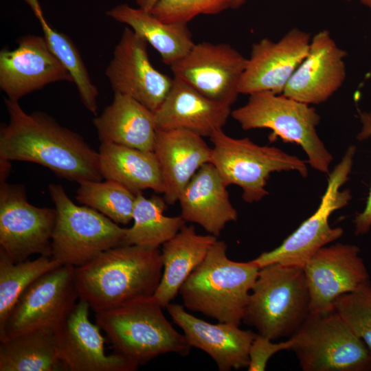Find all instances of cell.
<instances>
[{
	"label": "cell",
	"instance_id": "6da1fadb",
	"mask_svg": "<svg viewBox=\"0 0 371 371\" xmlns=\"http://www.w3.org/2000/svg\"><path fill=\"white\" fill-rule=\"evenodd\" d=\"M9 116L0 128V159L43 166L78 183L102 181L99 153L79 134L48 114L25 112L19 101L5 98Z\"/></svg>",
	"mask_w": 371,
	"mask_h": 371
},
{
	"label": "cell",
	"instance_id": "7a4b0ae2",
	"mask_svg": "<svg viewBox=\"0 0 371 371\" xmlns=\"http://www.w3.org/2000/svg\"><path fill=\"white\" fill-rule=\"evenodd\" d=\"M162 272L159 248L123 245L75 267L74 280L79 300L98 313L154 295Z\"/></svg>",
	"mask_w": 371,
	"mask_h": 371
},
{
	"label": "cell",
	"instance_id": "3957f363",
	"mask_svg": "<svg viewBox=\"0 0 371 371\" xmlns=\"http://www.w3.org/2000/svg\"><path fill=\"white\" fill-rule=\"evenodd\" d=\"M227 249V244L217 240L179 293L187 309L239 326L260 268L251 261L230 260Z\"/></svg>",
	"mask_w": 371,
	"mask_h": 371
},
{
	"label": "cell",
	"instance_id": "277c9868",
	"mask_svg": "<svg viewBox=\"0 0 371 371\" xmlns=\"http://www.w3.org/2000/svg\"><path fill=\"white\" fill-rule=\"evenodd\" d=\"M162 309L152 295L95 313V321L115 352L139 366L166 353L187 356L192 346L185 335L173 328Z\"/></svg>",
	"mask_w": 371,
	"mask_h": 371
},
{
	"label": "cell",
	"instance_id": "5b68a950",
	"mask_svg": "<svg viewBox=\"0 0 371 371\" xmlns=\"http://www.w3.org/2000/svg\"><path fill=\"white\" fill-rule=\"evenodd\" d=\"M304 269L272 263L260 268L242 322L271 340L291 337L310 314Z\"/></svg>",
	"mask_w": 371,
	"mask_h": 371
},
{
	"label": "cell",
	"instance_id": "8992f818",
	"mask_svg": "<svg viewBox=\"0 0 371 371\" xmlns=\"http://www.w3.org/2000/svg\"><path fill=\"white\" fill-rule=\"evenodd\" d=\"M249 95L245 104L231 113L243 130H271L270 142L280 138L285 143L297 144L307 155V163L312 168L328 173L333 158L317 133L320 116L313 107L271 91Z\"/></svg>",
	"mask_w": 371,
	"mask_h": 371
},
{
	"label": "cell",
	"instance_id": "52a82bcc",
	"mask_svg": "<svg viewBox=\"0 0 371 371\" xmlns=\"http://www.w3.org/2000/svg\"><path fill=\"white\" fill-rule=\"evenodd\" d=\"M49 192L57 211L52 258L61 265L80 267L102 252L123 245L126 228L98 211L74 203L60 184Z\"/></svg>",
	"mask_w": 371,
	"mask_h": 371
},
{
	"label": "cell",
	"instance_id": "ba28073f",
	"mask_svg": "<svg viewBox=\"0 0 371 371\" xmlns=\"http://www.w3.org/2000/svg\"><path fill=\"white\" fill-rule=\"evenodd\" d=\"M211 161L225 184L243 190L246 203L260 201L269 194L265 187L273 172L297 171L308 175L306 163L275 146H260L248 137L234 138L223 129L213 133Z\"/></svg>",
	"mask_w": 371,
	"mask_h": 371
},
{
	"label": "cell",
	"instance_id": "9c48e42d",
	"mask_svg": "<svg viewBox=\"0 0 371 371\" xmlns=\"http://www.w3.org/2000/svg\"><path fill=\"white\" fill-rule=\"evenodd\" d=\"M304 371H371V353L335 310L311 313L291 337Z\"/></svg>",
	"mask_w": 371,
	"mask_h": 371
},
{
	"label": "cell",
	"instance_id": "30bf717a",
	"mask_svg": "<svg viewBox=\"0 0 371 371\" xmlns=\"http://www.w3.org/2000/svg\"><path fill=\"white\" fill-rule=\"evenodd\" d=\"M356 147L350 146L340 162L328 175L327 186L316 211L276 248L260 254L251 260L261 268L272 263L304 268L308 260L322 247L339 239L341 227H332L329 218L335 211L346 206L352 198L349 189L341 190L348 180L353 166Z\"/></svg>",
	"mask_w": 371,
	"mask_h": 371
},
{
	"label": "cell",
	"instance_id": "8fae6325",
	"mask_svg": "<svg viewBox=\"0 0 371 371\" xmlns=\"http://www.w3.org/2000/svg\"><path fill=\"white\" fill-rule=\"evenodd\" d=\"M74 269L61 265L34 280L11 308L0 328V341L41 328L58 327L78 298Z\"/></svg>",
	"mask_w": 371,
	"mask_h": 371
},
{
	"label": "cell",
	"instance_id": "7c38bea8",
	"mask_svg": "<svg viewBox=\"0 0 371 371\" xmlns=\"http://www.w3.org/2000/svg\"><path fill=\"white\" fill-rule=\"evenodd\" d=\"M0 182V249L15 263L34 254L52 257L56 208L34 206L24 186Z\"/></svg>",
	"mask_w": 371,
	"mask_h": 371
},
{
	"label": "cell",
	"instance_id": "4fadbf2b",
	"mask_svg": "<svg viewBox=\"0 0 371 371\" xmlns=\"http://www.w3.org/2000/svg\"><path fill=\"white\" fill-rule=\"evenodd\" d=\"M247 58L227 43H195L170 69L207 98L231 106L237 100Z\"/></svg>",
	"mask_w": 371,
	"mask_h": 371
},
{
	"label": "cell",
	"instance_id": "5bb4252c",
	"mask_svg": "<svg viewBox=\"0 0 371 371\" xmlns=\"http://www.w3.org/2000/svg\"><path fill=\"white\" fill-rule=\"evenodd\" d=\"M147 45L143 38L126 27L105 75L114 93L129 96L155 113L167 96L173 78L153 67Z\"/></svg>",
	"mask_w": 371,
	"mask_h": 371
},
{
	"label": "cell",
	"instance_id": "9a60e30c",
	"mask_svg": "<svg viewBox=\"0 0 371 371\" xmlns=\"http://www.w3.org/2000/svg\"><path fill=\"white\" fill-rule=\"evenodd\" d=\"M310 294V313L334 309L339 296L370 282L358 246L337 243L319 249L304 267Z\"/></svg>",
	"mask_w": 371,
	"mask_h": 371
},
{
	"label": "cell",
	"instance_id": "2e32d148",
	"mask_svg": "<svg viewBox=\"0 0 371 371\" xmlns=\"http://www.w3.org/2000/svg\"><path fill=\"white\" fill-rule=\"evenodd\" d=\"M17 47L0 52V88L7 98L19 101L26 95L73 78L43 36L20 37Z\"/></svg>",
	"mask_w": 371,
	"mask_h": 371
},
{
	"label": "cell",
	"instance_id": "e0dca14e",
	"mask_svg": "<svg viewBox=\"0 0 371 371\" xmlns=\"http://www.w3.org/2000/svg\"><path fill=\"white\" fill-rule=\"evenodd\" d=\"M310 34L293 28L280 40L265 38L252 45L239 92L282 94L289 79L308 54Z\"/></svg>",
	"mask_w": 371,
	"mask_h": 371
},
{
	"label": "cell",
	"instance_id": "ac0fdd59",
	"mask_svg": "<svg viewBox=\"0 0 371 371\" xmlns=\"http://www.w3.org/2000/svg\"><path fill=\"white\" fill-rule=\"evenodd\" d=\"M90 306L80 300L55 329L60 358L69 371H135L139 365L116 353L106 355L100 328L89 318Z\"/></svg>",
	"mask_w": 371,
	"mask_h": 371
},
{
	"label": "cell",
	"instance_id": "d6986e66",
	"mask_svg": "<svg viewBox=\"0 0 371 371\" xmlns=\"http://www.w3.org/2000/svg\"><path fill=\"white\" fill-rule=\"evenodd\" d=\"M346 56L347 52L337 45L328 30L318 32L311 39L307 55L282 94L307 104L326 102L346 80Z\"/></svg>",
	"mask_w": 371,
	"mask_h": 371
},
{
	"label": "cell",
	"instance_id": "ffe728a7",
	"mask_svg": "<svg viewBox=\"0 0 371 371\" xmlns=\"http://www.w3.org/2000/svg\"><path fill=\"white\" fill-rule=\"evenodd\" d=\"M166 309L190 345L207 353L220 371L248 367L249 348L257 334L232 323H209L188 313L183 305L170 303Z\"/></svg>",
	"mask_w": 371,
	"mask_h": 371
},
{
	"label": "cell",
	"instance_id": "44dd1931",
	"mask_svg": "<svg viewBox=\"0 0 371 371\" xmlns=\"http://www.w3.org/2000/svg\"><path fill=\"white\" fill-rule=\"evenodd\" d=\"M231 113V106L207 98L174 77L167 96L155 112V117L157 129H181L210 137L223 129Z\"/></svg>",
	"mask_w": 371,
	"mask_h": 371
},
{
	"label": "cell",
	"instance_id": "7402d4cb",
	"mask_svg": "<svg viewBox=\"0 0 371 371\" xmlns=\"http://www.w3.org/2000/svg\"><path fill=\"white\" fill-rule=\"evenodd\" d=\"M153 152L164 183V200L172 205L193 176L211 161L212 148L203 137L181 129H157Z\"/></svg>",
	"mask_w": 371,
	"mask_h": 371
},
{
	"label": "cell",
	"instance_id": "603a6c76",
	"mask_svg": "<svg viewBox=\"0 0 371 371\" xmlns=\"http://www.w3.org/2000/svg\"><path fill=\"white\" fill-rule=\"evenodd\" d=\"M227 187L214 166L210 162L204 164L179 198L181 217L219 236L226 224L238 218Z\"/></svg>",
	"mask_w": 371,
	"mask_h": 371
},
{
	"label": "cell",
	"instance_id": "cb8c5ba5",
	"mask_svg": "<svg viewBox=\"0 0 371 371\" xmlns=\"http://www.w3.org/2000/svg\"><path fill=\"white\" fill-rule=\"evenodd\" d=\"M101 143H113L153 151L157 128L155 113L136 100L117 93L93 119Z\"/></svg>",
	"mask_w": 371,
	"mask_h": 371
},
{
	"label": "cell",
	"instance_id": "d4e9b609",
	"mask_svg": "<svg viewBox=\"0 0 371 371\" xmlns=\"http://www.w3.org/2000/svg\"><path fill=\"white\" fill-rule=\"evenodd\" d=\"M212 235L196 233L193 225H186L171 239L162 245L163 272L154 294L163 308L179 293L191 273L203 261L217 240Z\"/></svg>",
	"mask_w": 371,
	"mask_h": 371
},
{
	"label": "cell",
	"instance_id": "484cf974",
	"mask_svg": "<svg viewBox=\"0 0 371 371\" xmlns=\"http://www.w3.org/2000/svg\"><path fill=\"white\" fill-rule=\"evenodd\" d=\"M98 153L103 179L116 181L135 194L147 189L164 193L161 172L153 151L101 143Z\"/></svg>",
	"mask_w": 371,
	"mask_h": 371
},
{
	"label": "cell",
	"instance_id": "4316f807",
	"mask_svg": "<svg viewBox=\"0 0 371 371\" xmlns=\"http://www.w3.org/2000/svg\"><path fill=\"white\" fill-rule=\"evenodd\" d=\"M107 15L143 38L168 66L183 58L195 44L187 23L164 22L139 8L123 3L113 8Z\"/></svg>",
	"mask_w": 371,
	"mask_h": 371
},
{
	"label": "cell",
	"instance_id": "83f0119b",
	"mask_svg": "<svg viewBox=\"0 0 371 371\" xmlns=\"http://www.w3.org/2000/svg\"><path fill=\"white\" fill-rule=\"evenodd\" d=\"M67 370L58 354L54 328H41L0 341V371Z\"/></svg>",
	"mask_w": 371,
	"mask_h": 371
},
{
	"label": "cell",
	"instance_id": "f1b7e54d",
	"mask_svg": "<svg viewBox=\"0 0 371 371\" xmlns=\"http://www.w3.org/2000/svg\"><path fill=\"white\" fill-rule=\"evenodd\" d=\"M166 201L160 197L136 194L133 211V224L126 228L123 245H135L159 248L173 238L185 225L181 216L164 214Z\"/></svg>",
	"mask_w": 371,
	"mask_h": 371
},
{
	"label": "cell",
	"instance_id": "f546056e",
	"mask_svg": "<svg viewBox=\"0 0 371 371\" xmlns=\"http://www.w3.org/2000/svg\"><path fill=\"white\" fill-rule=\"evenodd\" d=\"M60 265L43 256L15 263L0 249V328L21 293L41 276Z\"/></svg>",
	"mask_w": 371,
	"mask_h": 371
},
{
	"label": "cell",
	"instance_id": "4dcf8cb0",
	"mask_svg": "<svg viewBox=\"0 0 371 371\" xmlns=\"http://www.w3.org/2000/svg\"><path fill=\"white\" fill-rule=\"evenodd\" d=\"M76 200L117 224L127 225L133 220L136 194L120 183L111 180L78 183Z\"/></svg>",
	"mask_w": 371,
	"mask_h": 371
},
{
	"label": "cell",
	"instance_id": "1f68e13d",
	"mask_svg": "<svg viewBox=\"0 0 371 371\" xmlns=\"http://www.w3.org/2000/svg\"><path fill=\"white\" fill-rule=\"evenodd\" d=\"M36 15L52 50L71 76L82 104L96 115L98 89L92 82L77 47L69 36L54 30L48 24L41 11L36 12Z\"/></svg>",
	"mask_w": 371,
	"mask_h": 371
},
{
	"label": "cell",
	"instance_id": "d6a6232c",
	"mask_svg": "<svg viewBox=\"0 0 371 371\" xmlns=\"http://www.w3.org/2000/svg\"><path fill=\"white\" fill-rule=\"evenodd\" d=\"M333 308L371 353V282L339 296Z\"/></svg>",
	"mask_w": 371,
	"mask_h": 371
},
{
	"label": "cell",
	"instance_id": "836d02e7",
	"mask_svg": "<svg viewBox=\"0 0 371 371\" xmlns=\"http://www.w3.org/2000/svg\"><path fill=\"white\" fill-rule=\"evenodd\" d=\"M232 8V0H159L150 11L166 23H187L200 14H218Z\"/></svg>",
	"mask_w": 371,
	"mask_h": 371
},
{
	"label": "cell",
	"instance_id": "e575fe53",
	"mask_svg": "<svg viewBox=\"0 0 371 371\" xmlns=\"http://www.w3.org/2000/svg\"><path fill=\"white\" fill-rule=\"evenodd\" d=\"M293 339L274 343L271 339L257 334L249 351L248 371H264L270 358L280 351L291 350Z\"/></svg>",
	"mask_w": 371,
	"mask_h": 371
},
{
	"label": "cell",
	"instance_id": "d590c367",
	"mask_svg": "<svg viewBox=\"0 0 371 371\" xmlns=\"http://www.w3.org/2000/svg\"><path fill=\"white\" fill-rule=\"evenodd\" d=\"M359 119L361 128L357 135V139L363 141L371 137V110L368 112H359ZM354 223L356 236L364 235L371 229V185L366 206L362 212L357 214Z\"/></svg>",
	"mask_w": 371,
	"mask_h": 371
},
{
	"label": "cell",
	"instance_id": "8d00e7d4",
	"mask_svg": "<svg viewBox=\"0 0 371 371\" xmlns=\"http://www.w3.org/2000/svg\"><path fill=\"white\" fill-rule=\"evenodd\" d=\"M159 0H135L138 8L150 12Z\"/></svg>",
	"mask_w": 371,
	"mask_h": 371
},
{
	"label": "cell",
	"instance_id": "74e56055",
	"mask_svg": "<svg viewBox=\"0 0 371 371\" xmlns=\"http://www.w3.org/2000/svg\"><path fill=\"white\" fill-rule=\"evenodd\" d=\"M245 2V0H232V8L236 9L240 7Z\"/></svg>",
	"mask_w": 371,
	"mask_h": 371
},
{
	"label": "cell",
	"instance_id": "f35d334b",
	"mask_svg": "<svg viewBox=\"0 0 371 371\" xmlns=\"http://www.w3.org/2000/svg\"><path fill=\"white\" fill-rule=\"evenodd\" d=\"M344 1H351V0H344ZM360 2L363 4L364 5L371 8V0H359Z\"/></svg>",
	"mask_w": 371,
	"mask_h": 371
}]
</instances>
